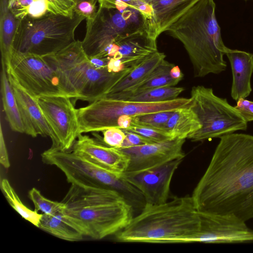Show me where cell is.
I'll return each instance as SVG.
<instances>
[{
  "label": "cell",
  "mask_w": 253,
  "mask_h": 253,
  "mask_svg": "<svg viewBox=\"0 0 253 253\" xmlns=\"http://www.w3.org/2000/svg\"><path fill=\"white\" fill-rule=\"evenodd\" d=\"M191 196L199 212L253 218V135L221 136Z\"/></svg>",
  "instance_id": "6da1fadb"
},
{
  "label": "cell",
  "mask_w": 253,
  "mask_h": 253,
  "mask_svg": "<svg viewBox=\"0 0 253 253\" xmlns=\"http://www.w3.org/2000/svg\"><path fill=\"white\" fill-rule=\"evenodd\" d=\"M62 202L63 214L84 237L101 240L130 222L134 209L113 189L71 184Z\"/></svg>",
  "instance_id": "7a4b0ae2"
},
{
  "label": "cell",
  "mask_w": 253,
  "mask_h": 253,
  "mask_svg": "<svg viewBox=\"0 0 253 253\" xmlns=\"http://www.w3.org/2000/svg\"><path fill=\"white\" fill-rule=\"evenodd\" d=\"M215 10L213 0H200L166 31L183 44L196 78L219 74L227 68L223 58L227 47Z\"/></svg>",
  "instance_id": "3957f363"
},
{
  "label": "cell",
  "mask_w": 253,
  "mask_h": 253,
  "mask_svg": "<svg viewBox=\"0 0 253 253\" xmlns=\"http://www.w3.org/2000/svg\"><path fill=\"white\" fill-rule=\"evenodd\" d=\"M200 222L191 196L175 197L161 204H145L115 237L125 243H178L196 233Z\"/></svg>",
  "instance_id": "277c9868"
},
{
  "label": "cell",
  "mask_w": 253,
  "mask_h": 253,
  "mask_svg": "<svg viewBox=\"0 0 253 253\" xmlns=\"http://www.w3.org/2000/svg\"><path fill=\"white\" fill-rule=\"evenodd\" d=\"M43 57L55 71L66 96L89 102L104 97L132 69L114 73L107 68H95L78 40Z\"/></svg>",
  "instance_id": "5b68a950"
},
{
  "label": "cell",
  "mask_w": 253,
  "mask_h": 253,
  "mask_svg": "<svg viewBox=\"0 0 253 253\" xmlns=\"http://www.w3.org/2000/svg\"><path fill=\"white\" fill-rule=\"evenodd\" d=\"M42 162L58 168L71 184L103 187L120 193L133 209L141 211L145 205L141 193L117 173L71 150L51 147L41 154Z\"/></svg>",
  "instance_id": "8992f818"
},
{
  "label": "cell",
  "mask_w": 253,
  "mask_h": 253,
  "mask_svg": "<svg viewBox=\"0 0 253 253\" xmlns=\"http://www.w3.org/2000/svg\"><path fill=\"white\" fill-rule=\"evenodd\" d=\"M85 18L50 14L18 20L13 47L17 51L42 56L57 52L75 41V30Z\"/></svg>",
  "instance_id": "52a82bcc"
},
{
  "label": "cell",
  "mask_w": 253,
  "mask_h": 253,
  "mask_svg": "<svg viewBox=\"0 0 253 253\" xmlns=\"http://www.w3.org/2000/svg\"><path fill=\"white\" fill-rule=\"evenodd\" d=\"M148 20L140 11L125 3L113 7L99 6L95 15L86 19L83 49L88 58L105 57L118 37L147 31Z\"/></svg>",
  "instance_id": "ba28073f"
},
{
  "label": "cell",
  "mask_w": 253,
  "mask_h": 253,
  "mask_svg": "<svg viewBox=\"0 0 253 253\" xmlns=\"http://www.w3.org/2000/svg\"><path fill=\"white\" fill-rule=\"evenodd\" d=\"M190 105V98L143 102L103 97L77 109L80 134L117 127V120L123 115L133 117L152 112L175 111Z\"/></svg>",
  "instance_id": "9c48e42d"
},
{
  "label": "cell",
  "mask_w": 253,
  "mask_h": 253,
  "mask_svg": "<svg viewBox=\"0 0 253 253\" xmlns=\"http://www.w3.org/2000/svg\"><path fill=\"white\" fill-rule=\"evenodd\" d=\"M191 107L197 114L201 127L187 138L203 141L246 130L248 122L231 105L226 98L216 95L213 89L203 85L194 86L190 94Z\"/></svg>",
  "instance_id": "30bf717a"
},
{
  "label": "cell",
  "mask_w": 253,
  "mask_h": 253,
  "mask_svg": "<svg viewBox=\"0 0 253 253\" xmlns=\"http://www.w3.org/2000/svg\"><path fill=\"white\" fill-rule=\"evenodd\" d=\"M6 72L36 97L66 95L55 71L42 56L13 49Z\"/></svg>",
  "instance_id": "8fae6325"
},
{
  "label": "cell",
  "mask_w": 253,
  "mask_h": 253,
  "mask_svg": "<svg viewBox=\"0 0 253 253\" xmlns=\"http://www.w3.org/2000/svg\"><path fill=\"white\" fill-rule=\"evenodd\" d=\"M37 98L54 136L51 147L70 150L80 135L77 109L71 98L66 95L41 96Z\"/></svg>",
  "instance_id": "7c38bea8"
},
{
  "label": "cell",
  "mask_w": 253,
  "mask_h": 253,
  "mask_svg": "<svg viewBox=\"0 0 253 253\" xmlns=\"http://www.w3.org/2000/svg\"><path fill=\"white\" fill-rule=\"evenodd\" d=\"M199 212L196 233L179 240L185 243H242L253 241V230L245 222L231 216Z\"/></svg>",
  "instance_id": "4fadbf2b"
},
{
  "label": "cell",
  "mask_w": 253,
  "mask_h": 253,
  "mask_svg": "<svg viewBox=\"0 0 253 253\" xmlns=\"http://www.w3.org/2000/svg\"><path fill=\"white\" fill-rule=\"evenodd\" d=\"M182 160L175 159L141 171H125L122 176L141 193L145 204H163L168 201L172 177Z\"/></svg>",
  "instance_id": "5bb4252c"
},
{
  "label": "cell",
  "mask_w": 253,
  "mask_h": 253,
  "mask_svg": "<svg viewBox=\"0 0 253 253\" xmlns=\"http://www.w3.org/2000/svg\"><path fill=\"white\" fill-rule=\"evenodd\" d=\"M185 139L174 138L126 148H119L129 158L126 171H137L156 168L185 157Z\"/></svg>",
  "instance_id": "9a60e30c"
},
{
  "label": "cell",
  "mask_w": 253,
  "mask_h": 253,
  "mask_svg": "<svg viewBox=\"0 0 253 253\" xmlns=\"http://www.w3.org/2000/svg\"><path fill=\"white\" fill-rule=\"evenodd\" d=\"M7 73L19 107L25 133L33 137L39 135L48 136L53 143V133L41 109L37 97L23 87L10 73Z\"/></svg>",
  "instance_id": "2e32d148"
},
{
  "label": "cell",
  "mask_w": 253,
  "mask_h": 253,
  "mask_svg": "<svg viewBox=\"0 0 253 253\" xmlns=\"http://www.w3.org/2000/svg\"><path fill=\"white\" fill-rule=\"evenodd\" d=\"M70 150L120 174L126 171L128 167L129 158L126 154L88 135L80 134Z\"/></svg>",
  "instance_id": "e0dca14e"
},
{
  "label": "cell",
  "mask_w": 253,
  "mask_h": 253,
  "mask_svg": "<svg viewBox=\"0 0 253 253\" xmlns=\"http://www.w3.org/2000/svg\"><path fill=\"white\" fill-rule=\"evenodd\" d=\"M151 8L147 32L152 39L159 36L200 0H143Z\"/></svg>",
  "instance_id": "ac0fdd59"
},
{
  "label": "cell",
  "mask_w": 253,
  "mask_h": 253,
  "mask_svg": "<svg viewBox=\"0 0 253 253\" xmlns=\"http://www.w3.org/2000/svg\"><path fill=\"white\" fill-rule=\"evenodd\" d=\"M114 42L118 45V51L112 58L120 59L126 68H133L158 51L156 41L147 31L120 36Z\"/></svg>",
  "instance_id": "d6986e66"
},
{
  "label": "cell",
  "mask_w": 253,
  "mask_h": 253,
  "mask_svg": "<svg viewBox=\"0 0 253 253\" xmlns=\"http://www.w3.org/2000/svg\"><path fill=\"white\" fill-rule=\"evenodd\" d=\"M76 0H8V6L15 17L40 18L48 14L72 16Z\"/></svg>",
  "instance_id": "ffe728a7"
},
{
  "label": "cell",
  "mask_w": 253,
  "mask_h": 253,
  "mask_svg": "<svg viewBox=\"0 0 253 253\" xmlns=\"http://www.w3.org/2000/svg\"><path fill=\"white\" fill-rule=\"evenodd\" d=\"M225 55L229 61L232 75L231 97L236 101L246 98L252 91L253 54L227 47Z\"/></svg>",
  "instance_id": "44dd1931"
},
{
  "label": "cell",
  "mask_w": 253,
  "mask_h": 253,
  "mask_svg": "<svg viewBox=\"0 0 253 253\" xmlns=\"http://www.w3.org/2000/svg\"><path fill=\"white\" fill-rule=\"evenodd\" d=\"M165 54L158 51L133 67L130 71L116 84L104 97L122 99L130 94L134 89L149 76L154 69L164 60Z\"/></svg>",
  "instance_id": "7402d4cb"
},
{
  "label": "cell",
  "mask_w": 253,
  "mask_h": 253,
  "mask_svg": "<svg viewBox=\"0 0 253 253\" xmlns=\"http://www.w3.org/2000/svg\"><path fill=\"white\" fill-rule=\"evenodd\" d=\"M18 20L9 10L8 0H0V48L1 62L4 64L6 71L10 68L14 37Z\"/></svg>",
  "instance_id": "603a6c76"
},
{
  "label": "cell",
  "mask_w": 253,
  "mask_h": 253,
  "mask_svg": "<svg viewBox=\"0 0 253 253\" xmlns=\"http://www.w3.org/2000/svg\"><path fill=\"white\" fill-rule=\"evenodd\" d=\"M201 127L198 117L190 106L174 111L165 126L173 139L187 138Z\"/></svg>",
  "instance_id": "cb8c5ba5"
},
{
  "label": "cell",
  "mask_w": 253,
  "mask_h": 253,
  "mask_svg": "<svg viewBox=\"0 0 253 253\" xmlns=\"http://www.w3.org/2000/svg\"><path fill=\"white\" fill-rule=\"evenodd\" d=\"M1 94L5 118L10 128L14 131L25 133L19 107L3 62H1Z\"/></svg>",
  "instance_id": "d4e9b609"
},
{
  "label": "cell",
  "mask_w": 253,
  "mask_h": 253,
  "mask_svg": "<svg viewBox=\"0 0 253 253\" xmlns=\"http://www.w3.org/2000/svg\"><path fill=\"white\" fill-rule=\"evenodd\" d=\"M39 228L68 241H80L84 237L63 214L62 211L53 215L42 213Z\"/></svg>",
  "instance_id": "484cf974"
},
{
  "label": "cell",
  "mask_w": 253,
  "mask_h": 253,
  "mask_svg": "<svg viewBox=\"0 0 253 253\" xmlns=\"http://www.w3.org/2000/svg\"><path fill=\"white\" fill-rule=\"evenodd\" d=\"M174 65L173 64L165 60V59L164 60L154 69L146 80L137 86L129 94L156 87L175 86L180 81L172 79L170 76V71Z\"/></svg>",
  "instance_id": "4316f807"
},
{
  "label": "cell",
  "mask_w": 253,
  "mask_h": 253,
  "mask_svg": "<svg viewBox=\"0 0 253 253\" xmlns=\"http://www.w3.org/2000/svg\"><path fill=\"white\" fill-rule=\"evenodd\" d=\"M0 188L10 206L23 218L39 228L42 213L32 211L24 205L7 179H1Z\"/></svg>",
  "instance_id": "83f0119b"
},
{
  "label": "cell",
  "mask_w": 253,
  "mask_h": 253,
  "mask_svg": "<svg viewBox=\"0 0 253 253\" xmlns=\"http://www.w3.org/2000/svg\"><path fill=\"white\" fill-rule=\"evenodd\" d=\"M182 87L164 86L147 89L126 96L122 100L143 102H157L177 98L184 90Z\"/></svg>",
  "instance_id": "f1b7e54d"
},
{
  "label": "cell",
  "mask_w": 253,
  "mask_h": 253,
  "mask_svg": "<svg viewBox=\"0 0 253 253\" xmlns=\"http://www.w3.org/2000/svg\"><path fill=\"white\" fill-rule=\"evenodd\" d=\"M29 197L34 204L35 211H41L43 213L55 214L63 210L65 206L60 202L50 200L42 195L40 191L35 188H32L28 193Z\"/></svg>",
  "instance_id": "f546056e"
},
{
  "label": "cell",
  "mask_w": 253,
  "mask_h": 253,
  "mask_svg": "<svg viewBox=\"0 0 253 253\" xmlns=\"http://www.w3.org/2000/svg\"><path fill=\"white\" fill-rule=\"evenodd\" d=\"M174 111H160L136 115L132 117V122L167 131L165 128L166 124Z\"/></svg>",
  "instance_id": "4dcf8cb0"
},
{
  "label": "cell",
  "mask_w": 253,
  "mask_h": 253,
  "mask_svg": "<svg viewBox=\"0 0 253 253\" xmlns=\"http://www.w3.org/2000/svg\"><path fill=\"white\" fill-rule=\"evenodd\" d=\"M126 130L137 133L154 142L173 139L170 134L166 131L141 126L133 122H131L129 128Z\"/></svg>",
  "instance_id": "1f68e13d"
},
{
  "label": "cell",
  "mask_w": 253,
  "mask_h": 253,
  "mask_svg": "<svg viewBox=\"0 0 253 253\" xmlns=\"http://www.w3.org/2000/svg\"><path fill=\"white\" fill-rule=\"evenodd\" d=\"M99 6L113 7L119 3H125L128 6L138 10L145 15L149 20L152 15L150 6L143 0H97Z\"/></svg>",
  "instance_id": "d6a6232c"
},
{
  "label": "cell",
  "mask_w": 253,
  "mask_h": 253,
  "mask_svg": "<svg viewBox=\"0 0 253 253\" xmlns=\"http://www.w3.org/2000/svg\"><path fill=\"white\" fill-rule=\"evenodd\" d=\"M103 132V143L110 147L121 148L126 137L125 131L119 127H112Z\"/></svg>",
  "instance_id": "836d02e7"
},
{
  "label": "cell",
  "mask_w": 253,
  "mask_h": 253,
  "mask_svg": "<svg viewBox=\"0 0 253 253\" xmlns=\"http://www.w3.org/2000/svg\"><path fill=\"white\" fill-rule=\"evenodd\" d=\"M97 0H76L74 12L88 19L93 17L98 9L96 6Z\"/></svg>",
  "instance_id": "e575fe53"
},
{
  "label": "cell",
  "mask_w": 253,
  "mask_h": 253,
  "mask_svg": "<svg viewBox=\"0 0 253 253\" xmlns=\"http://www.w3.org/2000/svg\"><path fill=\"white\" fill-rule=\"evenodd\" d=\"M124 130L126 133V137L121 148H130L154 142L137 133L128 130Z\"/></svg>",
  "instance_id": "d590c367"
},
{
  "label": "cell",
  "mask_w": 253,
  "mask_h": 253,
  "mask_svg": "<svg viewBox=\"0 0 253 253\" xmlns=\"http://www.w3.org/2000/svg\"><path fill=\"white\" fill-rule=\"evenodd\" d=\"M234 107L248 123L253 121V101L242 98Z\"/></svg>",
  "instance_id": "8d00e7d4"
},
{
  "label": "cell",
  "mask_w": 253,
  "mask_h": 253,
  "mask_svg": "<svg viewBox=\"0 0 253 253\" xmlns=\"http://www.w3.org/2000/svg\"><path fill=\"white\" fill-rule=\"evenodd\" d=\"M0 163L5 169H8L10 164L8 158V152L4 141L2 127H0Z\"/></svg>",
  "instance_id": "74e56055"
},
{
  "label": "cell",
  "mask_w": 253,
  "mask_h": 253,
  "mask_svg": "<svg viewBox=\"0 0 253 253\" xmlns=\"http://www.w3.org/2000/svg\"><path fill=\"white\" fill-rule=\"evenodd\" d=\"M107 68L109 71L114 73L127 69L120 59L114 58H110Z\"/></svg>",
  "instance_id": "f35d334b"
},
{
  "label": "cell",
  "mask_w": 253,
  "mask_h": 253,
  "mask_svg": "<svg viewBox=\"0 0 253 253\" xmlns=\"http://www.w3.org/2000/svg\"><path fill=\"white\" fill-rule=\"evenodd\" d=\"M91 63L96 68H107L110 58L108 57H92L89 58Z\"/></svg>",
  "instance_id": "ab89813d"
},
{
  "label": "cell",
  "mask_w": 253,
  "mask_h": 253,
  "mask_svg": "<svg viewBox=\"0 0 253 253\" xmlns=\"http://www.w3.org/2000/svg\"><path fill=\"white\" fill-rule=\"evenodd\" d=\"M132 117L123 115L119 117L117 120V127L123 130H127L131 126Z\"/></svg>",
  "instance_id": "60d3db41"
},
{
  "label": "cell",
  "mask_w": 253,
  "mask_h": 253,
  "mask_svg": "<svg viewBox=\"0 0 253 253\" xmlns=\"http://www.w3.org/2000/svg\"><path fill=\"white\" fill-rule=\"evenodd\" d=\"M170 75L173 79L180 81L183 78L184 75L178 66L174 65L170 71Z\"/></svg>",
  "instance_id": "b9f144b4"
}]
</instances>
